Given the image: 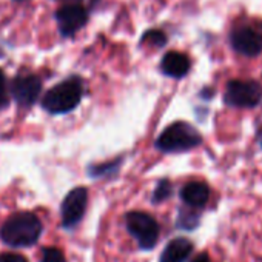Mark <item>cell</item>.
<instances>
[{"mask_svg": "<svg viewBox=\"0 0 262 262\" xmlns=\"http://www.w3.org/2000/svg\"><path fill=\"white\" fill-rule=\"evenodd\" d=\"M40 262H67L65 254L56 247H43Z\"/></svg>", "mask_w": 262, "mask_h": 262, "instance_id": "cell-17", "label": "cell"}, {"mask_svg": "<svg viewBox=\"0 0 262 262\" xmlns=\"http://www.w3.org/2000/svg\"><path fill=\"white\" fill-rule=\"evenodd\" d=\"M62 2H79V0H62Z\"/></svg>", "mask_w": 262, "mask_h": 262, "instance_id": "cell-22", "label": "cell"}, {"mask_svg": "<svg viewBox=\"0 0 262 262\" xmlns=\"http://www.w3.org/2000/svg\"><path fill=\"white\" fill-rule=\"evenodd\" d=\"M56 22L60 34L63 37H71L88 22V11L79 4H68L56 11Z\"/></svg>", "mask_w": 262, "mask_h": 262, "instance_id": "cell-8", "label": "cell"}, {"mask_svg": "<svg viewBox=\"0 0 262 262\" xmlns=\"http://www.w3.org/2000/svg\"><path fill=\"white\" fill-rule=\"evenodd\" d=\"M120 167V159L117 161H111L106 164H100V165H91L88 168V174L94 179L97 178H105V176H113L114 173H117Z\"/></svg>", "mask_w": 262, "mask_h": 262, "instance_id": "cell-14", "label": "cell"}, {"mask_svg": "<svg viewBox=\"0 0 262 262\" xmlns=\"http://www.w3.org/2000/svg\"><path fill=\"white\" fill-rule=\"evenodd\" d=\"M125 228L135 237L139 250L150 251L158 245L161 227L151 214L145 211H128L125 214Z\"/></svg>", "mask_w": 262, "mask_h": 262, "instance_id": "cell-4", "label": "cell"}, {"mask_svg": "<svg viewBox=\"0 0 262 262\" xmlns=\"http://www.w3.org/2000/svg\"><path fill=\"white\" fill-rule=\"evenodd\" d=\"M142 43H150L155 48H161V47H164L167 43V36L159 30H151V31L144 34Z\"/></svg>", "mask_w": 262, "mask_h": 262, "instance_id": "cell-16", "label": "cell"}, {"mask_svg": "<svg viewBox=\"0 0 262 262\" xmlns=\"http://www.w3.org/2000/svg\"><path fill=\"white\" fill-rule=\"evenodd\" d=\"M181 199L185 205L201 210L208 204L210 199V187L201 181H191L185 184L181 190Z\"/></svg>", "mask_w": 262, "mask_h": 262, "instance_id": "cell-10", "label": "cell"}, {"mask_svg": "<svg viewBox=\"0 0 262 262\" xmlns=\"http://www.w3.org/2000/svg\"><path fill=\"white\" fill-rule=\"evenodd\" d=\"M202 144V136L188 122H174L168 125L156 141V148L162 153H185Z\"/></svg>", "mask_w": 262, "mask_h": 262, "instance_id": "cell-2", "label": "cell"}, {"mask_svg": "<svg viewBox=\"0 0 262 262\" xmlns=\"http://www.w3.org/2000/svg\"><path fill=\"white\" fill-rule=\"evenodd\" d=\"M43 233L42 221L31 211L11 214L0 227V241L14 248L33 247Z\"/></svg>", "mask_w": 262, "mask_h": 262, "instance_id": "cell-1", "label": "cell"}, {"mask_svg": "<svg viewBox=\"0 0 262 262\" xmlns=\"http://www.w3.org/2000/svg\"><path fill=\"white\" fill-rule=\"evenodd\" d=\"M191 262H211V260H210V256H208L207 253H201V254H198Z\"/></svg>", "mask_w": 262, "mask_h": 262, "instance_id": "cell-20", "label": "cell"}, {"mask_svg": "<svg viewBox=\"0 0 262 262\" xmlns=\"http://www.w3.org/2000/svg\"><path fill=\"white\" fill-rule=\"evenodd\" d=\"M193 250H194V245L190 239L174 237L162 250L159 262H187Z\"/></svg>", "mask_w": 262, "mask_h": 262, "instance_id": "cell-12", "label": "cell"}, {"mask_svg": "<svg viewBox=\"0 0 262 262\" xmlns=\"http://www.w3.org/2000/svg\"><path fill=\"white\" fill-rule=\"evenodd\" d=\"M191 68V62L187 54L179 51H170L162 57L161 70L165 76L173 79H182L188 74Z\"/></svg>", "mask_w": 262, "mask_h": 262, "instance_id": "cell-11", "label": "cell"}, {"mask_svg": "<svg viewBox=\"0 0 262 262\" xmlns=\"http://www.w3.org/2000/svg\"><path fill=\"white\" fill-rule=\"evenodd\" d=\"M0 262H28V259L19 253H4L0 256Z\"/></svg>", "mask_w": 262, "mask_h": 262, "instance_id": "cell-19", "label": "cell"}, {"mask_svg": "<svg viewBox=\"0 0 262 262\" xmlns=\"http://www.w3.org/2000/svg\"><path fill=\"white\" fill-rule=\"evenodd\" d=\"M88 205V190L85 187L73 188L60 204V224L63 230L71 231L85 216Z\"/></svg>", "mask_w": 262, "mask_h": 262, "instance_id": "cell-6", "label": "cell"}, {"mask_svg": "<svg viewBox=\"0 0 262 262\" xmlns=\"http://www.w3.org/2000/svg\"><path fill=\"white\" fill-rule=\"evenodd\" d=\"M82 80L79 77H70L53 86L42 99V108L50 114H65L73 111L82 99Z\"/></svg>", "mask_w": 262, "mask_h": 262, "instance_id": "cell-3", "label": "cell"}, {"mask_svg": "<svg viewBox=\"0 0 262 262\" xmlns=\"http://www.w3.org/2000/svg\"><path fill=\"white\" fill-rule=\"evenodd\" d=\"M42 82L36 74H22L11 82V96L20 106H31L37 102Z\"/></svg>", "mask_w": 262, "mask_h": 262, "instance_id": "cell-9", "label": "cell"}, {"mask_svg": "<svg viewBox=\"0 0 262 262\" xmlns=\"http://www.w3.org/2000/svg\"><path fill=\"white\" fill-rule=\"evenodd\" d=\"M17 2H20V0H17Z\"/></svg>", "mask_w": 262, "mask_h": 262, "instance_id": "cell-23", "label": "cell"}, {"mask_svg": "<svg viewBox=\"0 0 262 262\" xmlns=\"http://www.w3.org/2000/svg\"><path fill=\"white\" fill-rule=\"evenodd\" d=\"M173 196V184L168 179H161L151 194L153 204H162Z\"/></svg>", "mask_w": 262, "mask_h": 262, "instance_id": "cell-15", "label": "cell"}, {"mask_svg": "<svg viewBox=\"0 0 262 262\" xmlns=\"http://www.w3.org/2000/svg\"><path fill=\"white\" fill-rule=\"evenodd\" d=\"M201 224V214L196 211V208H191L187 205V208H179L178 219H176V228L184 231H194Z\"/></svg>", "mask_w": 262, "mask_h": 262, "instance_id": "cell-13", "label": "cell"}, {"mask_svg": "<svg viewBox=\"0 0 262 262\" xmlns=\"http://www.w3.org/2000/svg\"><path fill=\"white\" fill-rule=\"evenodd\" d=\"M230 45L244 57H256L262 53V31L251 25H237L230 33Z\"/></svg>", "mask_w": 262, "mask_h": 262, "instance_id": "cell-7", "label": "cell"}, {"mask_svg": "<svg viewBox=\"0 0 262 262\" xmlns=\"http://www.w3.org/2000/svg\"><path fill=\"white\" fill-rule=\"evenodd\" d=\"M222 99L230 108H256L262 100V85L257 80L233 79L225 85Z\"/></svg>", "mask_w": 262, "mask_h": 262, "instance_id": "cell-5", "label": "cell"}, {"mask_svg": "<svg viewBox=\"0 0 262 262\" xmlns=\"http://www.w3.org/2000/svg\"><path fill=\"white\" fill-rule=\"evenodd\" d=\"M10 103V90L7 85V77L5 73L0 70V110L7 108Z\"/></svg>", "mask_w": 262, "mask_h": 262, "instance_id": "cell-18", "label": "cell"}, {"mask_svg": "<svg viewBox=\"0 0 262 262\" xmlns=\"http://www.w3.org/2000/svg\"><path fill=\"white\" fill-rule=\"evenodd\" d=\"M256 138H257V142H259V145H260V148H262V126L257 129V133H256Z\"/></svg>", "mask_w": 262, "mask_h": 262, "instance_id": "cell-21", "label": "cell"}]
</instances>
